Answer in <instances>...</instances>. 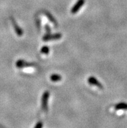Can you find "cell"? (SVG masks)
Returning <instances> with one entry per match:
<instances>
[{
  "mask_svg": "<svg viewBox=\"0 0 127 128\" xmlns=\"http://www.w3.org/2000/svg\"><path fill=\"white\" fill-rule=\"evenodd\" d=\"M116 108L118 110L120 109H123V110H127V104L125 103H120L118 104V105H116Z\"/></svg>",
  "mask_w": 127,
  "mask_h": 128,
  "instance_id": "cell-8",
  "label": "cell"
},
{
  "mask_svg": "<svg viewBox=\"0 0 127 128\" xmlns=\"http://www.w3.org/2000/svg\"><path fill=\"white\" fill-rule=\"evenodd\" d=\"M12 25L14 26V30L16 31V32L17 33L18 36H21L23 34V31L21 28H19V26H18V24H16V22L14 20H12Z\"/></svg>",
  "mask_w": 127,
  "mask_h": 128,
  "instance_id": "cell-5",
  "label": "cell"
},
{
  "mask_svg": "<svg viewBox=\"0 0 127 128\" xmlns=\"http://www.w3.org/2000/svg\"><path fill=\"white\" fill-rule=\"evenodd\" d=\"M84 3H85V0H78L77 2L75 3V5L71 8V13L75 14V13L77 12L79 10L81 9L82 5H84Z\"/></svg>",
  "mask_w": 127,
  "mask_h": 128,
  "instance_id": "cell-1",
  "label": "cell"
},
{
  "mask_svg": "<svg viewBox=\"0 0 127 128\" xmlns=\"http://www.w3.org/2000/svg\"><path fill=\"white\" fill-rule=\"evenodd\" d=\"M88 83L92 85H94V86H96L99 88H103V85L101 84V83H100L98 80H97L96 78H94V77H90L88 78Z\"/></svg>",
  "mask_w": 127,
  "mask_h": 128,
  "instance_id": "cell-3",
  "label": "cell"
},
{
  "mask_svg": "<svg viewBox=\"0 0 127 128\" xmlns=\"http://www.w3.org/2000/svg\"><path fill=\"white\" fill-rule=\"evenodd\" d=\"M49 52V48L48 46H43L41 50L42 54H48Z\"/></svg>",
  "mask_w": 127,
  "mask_h": 128,
  "instance_id": "cell-9",
  "label": "cell"
},
{
  "mask_svg": "<svg viewBox=\"0 0 127 128\" xmlns=\"http://www.w3.org/2000/svg\"><path fill=\"white\" fill-rule=\"evenodd\" d=\"M62 37V34L60 33H56V34H46L43 36V40L44 41H49L51 40H58Z\"/></svg>",
  "mask_w": 127,
  "mask_h": 128,
  "instance_id": "cell-2",
  "label": "cell"
},
{
  "mask_svg": "<svg viewBox=\"0 0 127 128\" xmlns=\"http://www.w3.org/2000/svg\"><path fill=\"white\" fill-rule=\"evenodd\" d=\"M16 66H17V67H18V68H23V67L25 66H29V65H31L27 64V62H25L24 60H18V61L16 62Z\"/></svg>",
  "mask_w": 127,
  "mask_h": 128,
  "instance_id": "cell-6",
  "label": "cell"
},
{
  "mask_svg": "<svg viewBox=\"0 0 127 128\" xmlns=\"http://www.w3.org/2000/svg\"><path fill=\"white\" fill-rule=\"evenodd\" d=\"M51 81H53V82H57V81H60L62 80V77L58 74H53L50 77Z\"/></svg>",
  "mask_w": 127,
  "mask_h": 128,
  "instance_id": "cell-7",
  "label": "cell"
},
{
  "mask_svg": "<svg viewBox=\"0 0 127 128\" xmlns=\"http://www.w3.org/2000/svg\"><path fill=\"white\" fill-rule=\"evenodd\" d=\"M49 97V92L46 91V92H45L43 93V96H42V107H43L45 110L47 109V102H48Z\"/></svg>",
  "mask_w": 127,
  "mask_h": 128,
  "instance_id": "cell-4",
  "label": "cell"
}]
</instances>
